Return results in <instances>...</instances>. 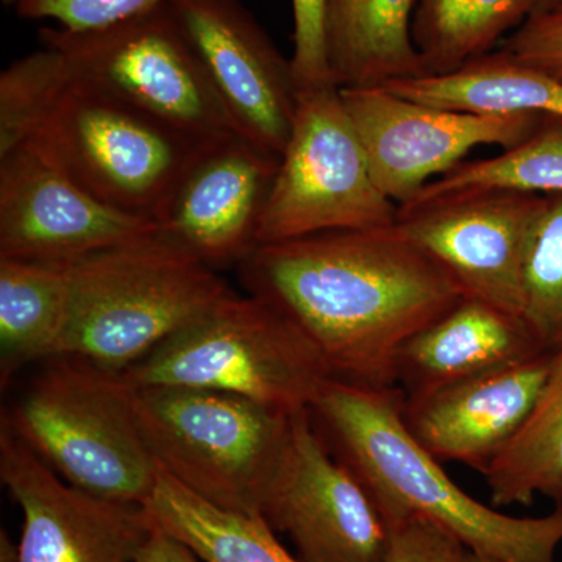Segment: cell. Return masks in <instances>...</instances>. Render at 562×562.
Listing matches in <instances>:
<instances>
[{"label":"cell","mask_w":562,"mask_h":562,"mask_svg":"<svg viewBox=\"0 0 562 562\" xmlns=\"http://www.w3.org/2000/svg\"><path fill=\"white\" fill-rule=\"evenodd\" d=\"M13 412V431L65 482L106 501L144 505L157 480L124 373L52 358Z\"/></svg>","instance_id":"4"},{"label":"cell","mask_w":562,"mask_h":562,"mask_svg":"<svg viewBox=\"0 0 562 562\" xmlns=\"http://www.w3.org/2000/svg\"><path fill=\"white\" fill-rule=\"evenodd\" d=\"M280 157L239 135L213 140L198 155L155 216L158 235L216 269L257 247L262 210Z\"/></svg>","instance_id":"16"},{"label":"cell","mask_w":562,"mask_h":562,"mask_svg":"<svg viewBox=\"0 0 562 562\" xmlns=\"http://www.w3.org/2000/svg\"><path fill=\"white\" fill-rule=\"evenodd\" d=\"M542 198L484 188L414 199L398 206L395 228L439 262L468 297L522 317L525 260Z\"/></svg>","instance_id":"11"},{"label":"cell","mask_w":562,"mask_h":562,"mask_svg":"<svg viewBox=\"0 0 562 562\" xmlns=\"http://www.w3.org/2000/svg\"><path fill=\"white\" fill-rule=\"evenodd\" d=\"M541 0H417L413 41L427 76H446L491 54Z\"/></svg>","instance_id":"23"},{"label":"cell","mask_w":562,"mask_h":562,"mask_svg":"<svg viewBox=\"0 0 562 562\" xmlns=\"http://www.w3.org/2000/svg\"><path fill=\"white\" fill-rule=\"evenodd\" d=\"M135 403L162 471L211 505L261 516L292 414L192 387H135Z\"/></svg>","instance_id":"6"},{"label":"cell","mask_w":562,"mask_h":562,"mask_svg":"<svg viewBox=\"0 0 562 562\" xmlns=\"http://www.w3.org/2000/svg\"><path fill=\"white\" fill-rule=\"evenodd\" d=\"M169 0H16L22 20L58 22L63 31L91 32L133 20Z\"/></svg>","instance_id":"28"},{"label":"cell","mask_w":562,"mask_h":562,"mask_svg":"<svg viewBox=\"0 0 562 562\" xmlns=\"http://www.w3.org/2000/svg\"><path fill=\"white\" fill-rule=\"evenodd\" d=\"M502 50L528 65L562 72V9L532 14L505 40Z\"/></svg>","instance_id":"31"},{"label":"cell","mask_w":562,"mask_h":562,"mask_svg":"<svg viewBox=\"0 0 562 562\" xmlns=\"http://www.w3.org/2000/svg\"><path fill=\"white\" fill-rule=\"evenodd\" d=\"M72 81L65 55L47 46L0 74V158L31 143Z\"/></svg>","instance_id":"26"},{"label":"cell","mask_w":562,"mask_h":562,"mask_svg":"<svg viewBox=\"0 0 562 562\" xmlns=\"http://www.w3.org/2000/svg\"><path fill=\"white\" fill-rule=\"evenodd\" d=\"M210 143L74 77L29 146L99 201L155 221Z\"/></svg>","instance_id":"7"},{"label":"cell","mask_w":562,"mask_h":562,"mask_svg":"<svg viewBox=\"0 0 562 562\" xmlns=\"http://www.w3.org/2000/svg\"><path fill=\"white\" fill-rule=\"evenodd\" d=\"M158 232L114 209L25 144L0 158V257L70 266Z\"/></svg>","instance_id":"14"},{"label":"cell","mask_w":562,"mask_h":562,"mask_svg":"<svg viewBox=\"0 0 562 562\" xmlns=\"http://www.w3.org/2000/svg\"><path fill=\"white\" fill-rule=\"evenodd\" d=\"M239 265L249 294L312 339L331 379L375 390L397 387L405 342L468 297L395 224L262 244Z\"/></svg>","instance_id":"1"},{"label":"cell","mask_w":562,"mask_h":562,"mask_svg":"<svg viewBox=\"0 0 562 562\" xmlns=\"http://www.w3.org/2000/svg\"><path fill=\"white\" fill-rule=\"evenodd\" d=\"M460 562H497V561L491 560V558L480 557V554H475V553L469 552V550H464V553H462Z\"/></svg>","instance_id":"35"},{"label":"cell","mask_w":562,"mask_h":562,"mask_svg":"<svg viewBox=\"0 0 562 562\" xmlns=\"http://www.w3.org/2000/svg\"><path fill=\"white\" fill-rule=\"evenodd\" d=\"M233 127L281 157L299 102L291 60L239 0H169Z\"/></svg>","instance_id":"13"},{"label":"cell","mask_w":562,"mask_h":562,"mask_svg":"<svg viewBox=\"0 0 562 562\" xmlns=\"http://www.w3.org/2000/svg\"><path fill=\"white\" fill-rule=\"evenodd\" d=\"M291 3L294 49L290 60L299 90L321 85H336L328 66L325 36L328 0H291Z\"/></svg>","instance_id":"29"},{"label":"cell","mask_w":562,"mask_h":562,"mask_svg":"<svg viewBox=\"0 0 562 562\" xmlns=\"http://www.w3.org/2000/svg\"><path fill=\"white\" fill-rule=\"evenodd\" d=\"M124 375L135 387L224 392L284 414L312 409L331 379L317 347L286 314L235 292Z\"/></svg>","instance_id":"5"},{"label":"cell","mask_w":562,"mask_h":562,"mask_svg":"<svg viewBox=\"0 0 562 562\" xmlns=\"http://www.w3.org/2000/svg\"><path fill=\"white\" fill-rule=\"evenodd\" d=\"M261 516L273 531L290 536L302 562H386L390 553L383 513L333 454L310 409L291 416Z\"/></svg>","instance_id":"10"},{"label":"cell","mask_w":562,"mask_h":562,"mask_svg":"<svg viewBox=\"0 0 562 562\" xmlns=\"http://www.w3.org/2000/svg\"><path fill=\"white\" fill-rule=\"evenodd\" d=\"M68 266L0 257V379L57 355L69 319Z\"/></svg>","instance_id":"21"},{"label":"cell","mask_w":562,"mask_h":562,"mask_svg":"<svg viewBox=\"0 0 562 562\" xmlns=\"http://www.w3.org/2000/svg\"><path fill=\"white\" fill-rule=\"evenodd\" d=\"M133 562H205L187 543L151 525L149 538Z\"/></svg>","instance_id":"32"},{"label":"cell","mask_w":562,"mask_h":562,"mask_svg":"<svg viewBox=\"0 0 562 562\" xmlns=\"http://www.w3.org/2000/svg\"><path fill=\"white\" fill-rule=\"evenodd\" d=\"M3 3H5V5H14V3H16V0H2Z\"/></svg>","instance_id":"37"},{"label":"cell","mask_w":562,"mask_h":562,"mask_svg":"<svg viewBox=\"0 0 562 562\" xmlns=\"http://www.w3.org/2000/svg\"><path fill=\"white\" fill-rule=\"evenodd\" d=\"M43 46L65 55L74 77L198 140L238 135L168 3L91 32L43 27Z\"/></svg>","instance_id":"9"},{"label":"cell","mask_w":562,"mask_h":562,"mask_svg":"<svg viewBox=\"0 0 562 562\" xmlns=\"http://www.w3.org/2000/svg\"><path fill=\"white\" fill-rule=\"evenodd\" d=\"M543 351L522 317L464 297L405 342L395 362V384L412 397Z\"/></svg>","instance_id":"18"},{"label":"cell","mask_w":562,"mask_h":562,"mask_svg":"<svg viewBox=\"0 0 562 562\" xmlns=\"http://www.w3.org/2000/svg\"><path fill=\"white\" fill-rule=\"evenodd\" d=\"M525 324L543 350L562 347V195H543L524 272Z\"/></svg>","instance_id":"27"},{"label":"cell","mask_w":562,"mask_h":562,"mask_svg":"<svg viewBox=\"0 0 562 562\" xmlns=\"http://www.w3.org/2000/svg\"><path fill=\"white\" fill-rule=\"evenodd\" d=\"M0 479L24 514L21 562H133L149 538L143 505L106 501L65 482L3 417Z\"/></svg>","instance_id":"15"},{"label":"cell","mask_w":562,"mask_h":562,"mask_svg":"<svg viewBox=\"0 0 562 562\" xmlns=\"http://www.w3.org/2000/svg\"><path fill=\"white\" fill-rule=\"evenodd\" d=\"M484 188L562 195V117L543 114L522 143L492 158L462 161L425 184L414 199Z\"/></svg>","instance_id":"25"},{"label":"cell","mask_w":562,"mask_h":562,"mask_svg":"<svg viewBox=\"0 0 562 562\" xmlns=\"http://www.w3.org/2000/svg\"><path fill=\"white\" fill-rule=\"evenodd\" d=\"M553 502H554V506H557V508L562 509V494L560 495V497L557 498V501H553Z\"/></svg>","instance_id":"36"},{"label":"cell","mask_w":562,"mask_h":562,"mask_svg":"<svg viewBox=\"0 0 562 562\" xmlns=\"http://www.w3.org/2000/svg\"><path fill=\"white\" fill-rule=\"evenodd\" d=\"M417 0H328L325 36L338 88L384 87L427 76L413 41Z\"/></svg>","instance_id":"19"},{"label":"cell","mask_w":562,"mask_h":562,"mask_svg":"<svg viewBox=\"0 0 562 562\" xmlns=\"http://www.w3.org/2000/svg\"><path fill=\"white\" fill-rule=\"evenodd\" d=\"M143 508L151 525L187 543L205 562H302L281 546L265 517L211 505L160 465Z\"/></svg>","instance_id":"22"},{"label":"cell","mask_w":562,"mask_h":562,"mask_svg":"<svg viewBox=\"0 0 562 562\" xmlns=\"http://www.w3.org/2000/svg\"><path fill=\"white\" fill-rule=\"evenodd\" d=\"M384 87L442 109L562 117V72L528 65L502 49L446 76L391 81Z\"/></svg>","instance_id":"20"},{"label":"cell","mask_w":562,"mask_h":562,"mask_svg":"<svg viewBox=\"0 0 562 562\" xmlns=\"http://www.w3.org/2000/svg\"><path fill=\"white\" fill-rule=\"evenodd\" d=\"M69 319L55 358L124 373L232 294L216 269L161 235L68 266Z\"/></svg>","instance_id":"3"},{"label":"cell","mask_w":562,"mask_h":562,"mask_svg":"<svg viewBox=\"0 0 562 562\" xmlns=\"http://www.w3.org/2000/svg\"><path fill=\"white\" fill-rule=\"evenodd\" d=\"M391 531L386 562H460L464 547L438 525L420 519L387 522Z\"/></svg>","instance_id":"30"},{"label":"cell","mask_w":562,"mask_h":562,"mask_svg":"<svg viewBox=\"0 0 562 562\" xmlns=\"http://www.w3.org/2000/svg\"><path fill=\"white\" fill-rule=\"evenodd\" d=\"M558 9H562V0H541V2H539L538 9H536L535 13L532 14L546 13V11Z\"/></svg>","instance_id":"34"},{"label":"cell","mask_w":562,"mask_h":562,"mask_svg":"<svg viewBox=\"0 0 562 562\" xmlns=\"http://www.w3.org/2000/svg\"><path fill=\"white\" fill-rule=\"evenodd\" d=\"M397 210L373 179L341 90L336 85L299 90L294 125L262 210L257 246L392 227Z\"/></svg>","instance_id":"8"},{"label":"cell","mask_w":562,"mask_h":562,"mask_svg":"<svg viewBox=\"0 0 562 562\" xmlns=\"http://www.w3.org/2000/svg\"><path fill=\"white\" fill-rule=\"evenodd\" d=\"M495 506H530L562 494V347L530 416L483 473Z\"/></svg>","instance_id":"24"},{"label":"cell","mask_w":562,"mask_h":562,"mask_svg":"<svg viewBox=\"0 0 562 562\" xmlns=\"http://www.w3.org/2000/svg\"><path fill=\"white\" fill-rule=\"evenodd\" d=\"M360 136L373 179L397 203L452 171L475 147L512 149L536 127L539 114H482L428 105L386 87L339 88Z\"/></svg>","instance_id":"12"},{"label":"cell","mask_w":562,"mask_h":562,"mask_svg":"<svg viewBox=\"0 0 562 562\" xmlns=\"http://www.w3.org/2000/svg\"><path fill=\"white\" fill-rule=\"evenodd\" d=\"M310 412L333 454L364 484L386 522L420 517L469 552L497 562H557L562 509L513 517L471 497L406 428L398 387L330 379Z\"/></svg>","instance_id":"2"},{"label":"cell","mask_w":562,"mask_h":562,"mask_svg":"<svg viewBox=\"0 0 562 562\" xmlns=\"http://www.w3.org/2000/svg\"><path fill=\"white\" fill-rule=\"evenodd\" d=\"M553 355L543 351L438 390L403 395L406 428L438 460L484 473L530 416L552 371Z\"/></svg>","instance_id":"17"},{"label":"cell","mask_w":562,"mask_h":562,"mask_svg":"<svg viewBox=\"0 0 562 562\" xmlns=\"http://www.w3.org/2000/svg\"><path fill=\"white\" fill-rule=\"evenodd\" d=\"M0 562H21L20 542L13 541L5 528L0 530Z\"/></svg>","instance_id":"33"}]
</instances>
